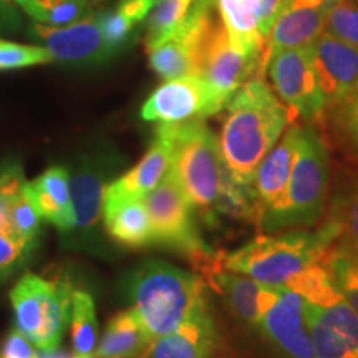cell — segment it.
Segmentation results:
<instances>
[{
	"mask_svg": "<svg viewBox=\"0 0 358 358\" xmlns=\"http://www.w3.org/2000/svg\"><path fill=\"white\" fill-rule=\"evenodd\" d=\"M290 111L262 77L245 82L226 105L219 146L231 186L249 213V187L259 164L290 123Z\"/></svg>",
	"mask_w": 358,
	"mask_h": 358,
	"instance_id": "6da1fadb",
	"label": "cell"
},
{
	"mask_svg": "<svg viewBox=\"0 0 358 358\" xmlns=\"http://www.w3.org/2000/svg\"><path fill=\"white\" fill-rule=\"evenodd\" d=\"M171 148V174L194 211L213 219L217 213L249 211L227 178L219 138L204 120L158 124Z\"/></svg>",
	"mask_w": 358,
	"mask_h": 358,
	"instance_id": "7a4b0ae2",
	"label": "cell"
},
{
	"mask_svg": "<svg viewBox=\"0 0 358 358\" xmlns=\"http://www.w3.org/2000/svg\"><path fill=\"white\" fill-rule=\"evenodd\" d=\"M334 243L335 232L327 222L315 231L266 232L231 252L216 256V264L264 285L289 287L303 271L319 264Z\"/></svg>",
	"mask_w": 358,
	"mask_h": 358,
	"instance_id": "3957f363",
	"label": "cell"
},
{
	"mask_svg": "<svg viewBox=\"0 0 358 358\" xmlns=\"http://www.w3.org/2000/svg\"><path fill=\"white\" fill-rule=\"evenodd\" d=\"M330 198V159L327 145L313 123L299 127L297 156L280 203L257 219L267 234L308 229L324 217Z\"/></svg>",
	"mask_w": 358,
	"mask_h": 358,
	"instance_id": "277c9868",
	"label": "cell"
},
{
	"mask_svg": "<svg viewBox=\"0 0 358 358\" xmlns=\"http://www.w3.org/2000/svg\"><path fill=\"white\" fill-rule=\"evenodd\" d=\"M131 308L153 338L174 332L206 301L204 280L164 261H146L128 282Z\"/></svg>",
	"mask_w": 358,
	"mask_h": 358,
	"instance_id": "5b68a950",
	"label": "cell"
},
{
	"mask_svg": "<svg viewBox=\"0 0 358 358\" xmlns=\"http://www.w3.org/2000/svg\"><path fill=\"white\" fill-rule=\"evenodd\" d=\"M17 330L40 350L60 347L70 322L71 292L65 284L25 274L10 292Z\"/></svg>",
	"mask_w": 358,
	"mask_h": 358,
	"instance_id": "8992f818",
	"label": "cell"
},
{
	"mask_svg": "<svg viewBox=\"0 0 358 358\" xmlns=\"http://www.w3.org/2000/svg\"><path fill=\"white\" fill-rule=\"evenodd\" d=\"M150 214L153 243L182 252L199 271L214 261V252L201 239L194 221V208L169 174L143 198Z\"/></svg>",
	"mask_w": 358,
	"mask_h": 358,
	"instance_id": "52a82bcc",
	"label": "cell"
},
{
	"mask_svg": "<svg viewBox=\"0 0 358 358\" xmlns=\"http://www.w3.org/2000/svg\"><path fill=\"white\" fill-rule=\"evenodd\" d=\"M261 55L245 52L232 43L219 13H214L196 48L194 77L203 78L227 105L248 80L256 75L261 77Z\"/></svg>",
	"mask_w": 358,
	"mask_h": 358,
	"instance_id": "ba28073f",
	"label": "cell"
},
{
	"mask_svg": "<svg viewBox=\"0 0 358 358\" xmlns=\"http://www.w3.org/2000/svg\"><path fill=\"white\" fill-rule=\"evenodd\" d=\"M266 71L272 90L287 106L292 118L301 116L307 123H317L324 118L327 100L313 64L310 45L275 53L267 60L262 75Z\"/></svg>",
	"mask_w": 358,
	"mask_h": 358,
	"instance_id": "9c48e42d",
	"label": "cell"
},
{
	"mask_svg": "<svg viewBox=\"0 0 358 358\" xmlns=\"http://www.w3.org/2000/svg\"><path fill=\"white\" fill-rule=\"evenodd\" d=\"M256 329L289 358H315L307 301L290 287L262 284Z\"/></svg>",
	"mask_w": 358,
	"mask_h": 358,
	"instance_id": "30bf717a",
	"label": "cell"
},
{
	"mask_svg": "<svg viewBox=\"0 0 358 358\" xmlns=\"http://www.w3.org/2000/svg\"><path fill=\"white\" fill-rule=\"evenodd\" d=\"M226 108V101L199 77L168 80L148 96L141 118L151 123H185L204 120Z\"/></svg>",
	"mask_w": 358,
	"mask_h": 358,
	"instance_id": "8fae6325",
	"label": "cell"
},
{
	"mask_svg": "<svg viewBox=\"0 0 358 358\" xmlns=\"http://www.w3.org/2000/svg\"><path fill=\"white\" fill-rule=\"evenodd\" d=\"M29 32L30 37L50 52L53 62L66 65H92L116 55L103 35L98 12L65 27L34 22Z\"/></svg>",
	"mask_w": 358,
	"mask_h": 358,
	"instance_id": "7c38bea8",
	"label": "cell"
},
{
	"mask_svg": "<svg viewBox=\"0 0 358 358\" xmlns=\"http://www.w3.org/2000/svg\"><path fill=\"white\" fill-rule=\"evenodd\" d=\"M115 159L108 156H87L69 169L70 189L75 208V229L83 243H93L103 221V204L110 178L115 174Z\"/></svg>",
	"mask_w": 358,
	"mask_h": 358,
	"instance_id": "4fadbf2b",
	"label": "cell"
},
{
	"mask_svg": "<svg viewBox=\"0 0 358 358\" xmlns=\"http://www.w3.org/2000/svg\"><path fill=\"white\" fill-rule=\"evenodd\" d=\"M327 110L358 93V48L324 30L310 43Z\"/></svg>",
	"mask_w": 358,
	"mask_h": 358,
	"instance_id": "5bb4252c",
	"label": "cell"
},
{
	"mask_svg": "<svg viewBox=\"0 0 358 358\" xmlns=\"http://www.w3.org/2000/svg\"><path fill=\"white\" fill-rule=\"evenodd\" d=\"M299 127L301 124L287 127L254 174L252 185L249 187V206L252 216L257 219L275 208L284 198L297 156Z\"/></svg>",
	"mask_w": 358,
	"mask_h": 358,
	"instance_id": "9a60e30c",
	"label": "cell"
},
{
	"mask_svg": "<svg viewBox=\"0 0 358 358\" xmlns=\"http://www.w3.org/2000/svg\"><path fill=\"white\" fill-rule=\"evenodd\" d=\"M340 0H292L266 38L261 77L267 60L287 48L310 45L325 30L329 13Z\"/></svg>",
	"mask_w": 358,
	"mask_h": 358,
	"instance_id": "2e32d148",
	"label": "cell"
},
{
	"mask_svg": "<svg viewBox=\"0 0 358 358\" xmlns=\"http://www.w3.org/2000/svg\"><path fill=\"white\" fill-rule=\"evenodd\" d=\"M315 358H358V313L340 299L330 306L307 302Z\"/></svg>",
	"mask_w": 358,
	"mask_h": 358,
	"instance_id": "e0dca14e",
	"label": "cell"
},
{
	"mask_svg": "<svg viewBox=\"0 0 358 358\" xmlns=\"http://www.w3.org/2000/svg\"><path fill=\"white\" fill-rule=\"evenodd\" d=\"M25 185L20 163H0V282L19 272L37 248L20 234L12 216V199Z\"/></svg>",
	"mask_w": 358,
	"mask_h": 358,
	"instance_id": "ac0fdd59",
	"label": "cell"
},
{
	"mask_svg": "<svg viewBox=\"0 0 358 358\" xmlns=\"http://www.w3.org/2000/svg\"><path fill=\"white\" fill-rule=\"evenodd\" d=\"M217 347L216 322L204 302L174 332L155 338L146 358H213Z\"/></svg>",
	"mask_w": 358,
	"mask_h": 358,
	"instance_id": "d6986e66",
	"label": "cell"
},
{
	"mask_svg": "<svg viewBox=\"0 0 358 358\" xmlns=\"http://www.w3.org/2000/svg\"><path fill=\"white\" fill-rule=\"evenodd\" d=\"M171 171V148L168 138L156 128L153 145L133 169L111 181L105 192V204L143 199Z\"/></svg>",
	"mask_w": 358,
	"mask_h": 358,
	"instance_id": "ffe728a7",
	"label": "cell"
},
{
	"mask_svg": "<svg viewBox=\"0 0 358 358\" xmlns=\"http://www.w3.org/2000/svg\"><path fill=\"white\" fill-rule=\"evenodd\" d=\"M29 192L40 216L60 232H73L75 208L70 189V173L64 166H52L29 182Z\"/></svg>",
	"mask_w": 358,
	"mask_h": 358,
	"instance_id": "44dd1931",
	"label": "cell"
},
{
	"mask_svg": "<svg viewBox=\"0 0 358 358\" xmlns=\"http://www.w3.org/2000/svg\"><path fill=\"white\" fill-rule=\"evenodd\" d=\"M325 222L335 232V243L358 256V169H345L330 186Z\"/></svg>",
	"mask_w": 358,
	"mask_h": 358,
	"instance_id": "7402d4cb",
	"label": "cell"
},
{
	"mask_svg": "<svg viewBox=\"0 0 358 358\" xmlns=\"http://www.w3.org/2000/svg\"><path fill=\"white\" fill-rule=\"evenodd\" d=\"M203 274L209 280V284L221 294V297L226 301L227 307L237 319L245 322L248 325L257 327L259 295L262 290L261 282L219 267L216 257L204 268Z\"/></svg>",
	"mask_w": 358,
	"mask_h": 358,
	"instance_id": "603a6c76",
	"label": "cell"
},
{
	"mask_svg": "<svg viewBox=\"0 0 358 358\" xmlns=\"http://www.w3.org/2000/svg\"><path fill=\"white\" fill-rule=\"evenodd\" d=\"M155 338L143 327L133 308L116 313L98 342L100 358H146Z\"/></svg>",
	"mask_w": 358,
	"mask_h": 358,
	"instance_id": "cb8c5ba5",
	"label": "cell"
},
{
	"mask_svg": "<svg viewBox=\"0 0 358 358\" xmlns=\"http://www.w3.org/2000/svg\"><path fill=\"white\" fill-rule=\"evenodd\" d=\"M103 226L111 239L128 248L153 244L150 214L143 199L103 204Z\"/></svg>",
	"mask_w": 358,
	"mask_h": 358,
	"instance_id": "d4e9b609",
	"label": "cell"
},
{
	"mask_svg": "<svg viewBox=\"0 0 358 358\" xmlns=\"http://www.w3.org/2000/svg\"><path fill=\"white\" fill-rule=\"evenodd\" d=\"M217 13L232 43L264 58L266 38L261 34L259 0H217Z\"/></svg>",
	"mask_w": 358,
	"mask_h": 358,
	"instance_id": "484cf974",
	"label": "cell"
},
{
	"mask_svg": "<svg viewBox=\"0 0 358 358\" xmlns=\"http://www.w3.org/2000/svg\"><path fill=\"white\" fill-rule=\"evenodd\" d=\"M71 348L75 358L95 355L98 347V319L93 297L83 290L71 292L70 307Z\"/></svg>",
	"mask_w": 358,
	"mask_h": 358,
	"instance_id": "4316f807",
	"label": "cell"
},
{
	"mask_svg": "<svg viewBox=\"0 0 358 358\" xmlns=\"http://www.w3.org/2000/svg\"><path fill=\"white\" fill-rule=\"evenodd\" d=\"M105 0H30L24 10L34 22L65 27L101 10Z\"/></svg>",
	"mask_w": 358,
	"mask_h": 358,
	"instance_id": "83f0119b",
	"label": "cell"
},
{
	"mask_svg": "<svg viewBox=\"0 0 358 358\" xmlns=\"http://www.w3.org/2000/svg\"><path fill=\"white\" fill-rule=\"evenodd\" d=\"M340 295L358 313V256L332 244L322 257Z\"/></svg>",
	"mask_w": 358,
	"mask_h": 358,
	"instance_id": "f1b7e54d",
	"label": "cell"
},
{
	"mask_svg": "<svg viewBox=\"0 0 358 358\" xmlns=\"http://www.w3.org/2000/svg\"><path fill=\"white\" fill-rule=\"evenodd\" d=\"M196 0H156L148 17L146 47L164 40L185 24Z\"/></svg>",
	"mask_w": 358,
	"mask_h": 358,
	"instance_id": "f546056e",
	"label": "cell"
},
{
	"mask_svg": "<svg viewBox=\"0 0 358 358\" xmlns=\"http://www.w3.org/2000/svg\"><path fill=\"white\" fill-rule=\"evenodd\" d=\"M50 62H53V57L42 45H22L0 38V71L27 69Z\"/></svg>",
	"mask_w": 358,
	"mask_h": 358,
	"instance_id": "4dcf8cb0",
	"label": "cell"
},
{
	"mask_svg": "<svg viewBox=\"0 0 358 358\" xmlns=\"http://www.w3.org/2000/svg\"><path fill=\"white\" fill-rule=\"evenodd\" d=\"M330 120L343 146L358 158V93L338 105L330 106Z\"/></svg>",
	"mask_w": 358,
	"mask_h": 358,
	"instance_id": "1f68e13d",
	"label": "cell"
},
{
	"mask_svg": "<svg viewBox=\"0 0 358 358\" xmlns=\"http://www.w3.org/2000/svg\"><path fill=\"white\" fill-rule=\"evenodd\" d=\"M12 216L20 234L30 244L37 245L40 236V219H42V216H40L37 206H35L32 196L29 192V181H27L24 189L12 199Z\"/></svg>",
	"mask_w": 358,
	"mask_h": 358,
	"instance_id": "d6a6232c",
	"label": "cell"
},
{
	"mask_svg": "<svg viewBox=\"0 0 358 358\" xmlns=\"http://www.w3.org/2000/svg\"><path fill=\"white\" fill-rule=\"evenodd\" d=\"M98 19H100L103 35L115 53H118L131 42L134 30L140 27L131 19H128L118 7L111 8V10H98Z\"/></svg>",
	"mask_w": 358,
	"mask_h": 358,
	"instance_id": "836d02e7",
	"label": "cell"
},
{
	"mask_svg": "<svg viewBox=\"0 0 358 358\" xmlns=\"http://www.w3.org/2000/svg\"><path fill=\"white\" fill-rule=\"evenodd\" d=\"M325 30L358 48V7L350 0H340L329 13Z\"/></svg>",
	"mask_w": 358,
	"mask_h": 358,
	"instance_id": "e575fe53",
	"label": "cell"
},
{
	"mask_svg": "<svg viewBox=\"0 0 358 358\" xmlns=\"http://www.w3.org/2000/svg\"><path fill=\"white\" fill-rule=\"evenodd\" d=\"M0 358H37V350L25 335L13 329L0 345Z\"/></svg>",
	"mask_w": 358,
	"mask_h": 358,
	"instance_id": "d590c367",
	"label": "cell"
},
{
	"mask_svg": "<svg viewBox=\"0 0 358 358\" xmlns=\"http://www.w3.org/2000/svg\"><path fill=\"white\" fill-rule=\"evenodd\" d=\"M259 2H261V34L264 38H267L272 25L290 6L292 0H259Z\"/></svg>",
	"mask_w": 358,
	"mask_h": 358,
	"instance_id": "8d00e7d4",
	"label": "cell"
},
{
	"mask_svg": "<svg viewBox=\"0 0 358 358\" xmlns=\"http://www.w3.org/2000/svg\"><path fill=\"white\" fill-rule=\"evenodd\" d=\"M20 25V17L12 0H0V32H12Z\"/></svg>",
	"mask_w": 358,
	"mask_h": 358,
	"instance_id": "74e56055",
	"label": "cell"
},
{
	"mask_svg": "<svg viewBox=\"0 0 358 358\" xmlns=\"http://www.w3.org/2000/svg\"><path fill=\"white\" fill-rule=\"evenodd\" d=\"M37 358H75L73 352H66L64 348L57 347L50 350H37Z\"/></svg>",
	"mask_w": 358,
	"mask_h": 358,
	"instance_id": "f35d334b",
	"label": "cell"
},
{
	"mask_svg": "<svg viewBox=\"0 0 358 358\" xmlns=\"http://www.w3.org/2000/svg\"><path fill=\"white\" fill-rule=\"evenodd\" d=\"M12 2H13V3H17V6H20L22 8H24V7L27 6V3L30 2V0H12Z\"/></svg>",
	"mask_w": 358,
	"mask_h": 358,
	"instance_id": "ab89813d",
	"label": "cell"
},
{
	"mask_svg": "<svg viewBox=\"0 0 358 358\" xmlns=\"http://www.w3.org/2000/svg\"><path fill=\"white\" fill-rule=\"evenodd\" d=\"M88 358H100L98 355H92V357H88Z\"/></svg>",
	"mask_w": 358,
	"mask_h": 358,
	"instance_id": "60d3db41",
	"label": "cell"
}]
</instances>
